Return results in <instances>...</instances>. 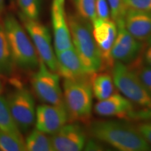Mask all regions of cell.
<instances>
[{
    "label": "cell",
    "mask_w": 151,
    "mask_h": 151,
    "mask_svg": "<svg viewBox=\"0 0 151 151\" xmlns=\"http://www.w3.org/2000/svg\"><path fill=\"white\" fill-rule=\"evenodd\" d=\"M51 21L55 52H58L72 48L73 43L65 9L53 2L51 6Z\"/></svg>",
    "instance_id": "15"
},
{
    "label": "cell",
    "mask_w": 151,
    "mask_h": 151,
    "mask_svg": "<svg viewBox=\"0 0 151 151\" xmlns=\"http://www.w3.org/2000/svg\"><path fill=\"white\" fill-rule=\"evenodd\" d=\"M15 66L3 22L0 21V74L10 76L14 72Z\"/></svg>",
    "instance_id": "18"
},
{
    "label": "cell",
    "mask_w": 151,
    "mask_h": 151,
    "mask_svg": "<svg viewBox=\"0 0 151 151\" xmlns=\"http://www.w3.org/2000/svg\"><path fill=\"white\" fill-rule=\"evenodd\" d=\"M4 10V0H0V21H1V15Z\"/></svg>",
    "instance_id": "31"
},
{
    "label": "cell",
    "mask_w": 151,
    "mask_h": 151,
    "mask_svg": "<svg viewBox=\"0 0 151 151\" xmlns=\"http://www.w3.org/2000/svg\"><path fill=\"white\" fill-rule=\"evenodd\" d=\"M111 72L115 86L124 97L143 111H151V97L132 68L114 62Z\"/></svg>",
    "instance_id": "5"
},
{
    "label": "cell",
    "mask_w": 151,
    "mask_h": 151,
    "mask_svg": "<svg viewBox=\"0 0 151 151\" xmlns=\"http://www.w3.org/2000/svg\"><path fill=\"white\" fill-rule=\"evenodd\" d=\"M117 37L111 50V58L114 62L132 64L141 55L143 47V41L136 39L125 29L124 20L118 21Z\"/></svg>",
    "instance_id": "10"
},
{
    "label": "cell",
    "mask_w": 151,
    "mask_h": 151,
    "mask_svg": "<svg viewBox=\"0 0 151 151\" xmlns=\"http://www.w3.org/2000/svg\"><path fill=\"white\" fill-rule=\"evenodd\" d=\"M94 139L120 151H148L151 145L137 128L118 120H96L90 126Z\"/></svg>",
    "instance_id": "1"
},
{
    "label": "cell",
    "mask_w": 151,
    "mask_h": 151,
    "mask_svg": "<svg viewBox=\"0 0 151 151\" xmlns=\"http://www.w3.org/2000/svg\"><path fill=\"white\" fill-rule=\"evenodd\" d=\"M52 2L56 4L59 6L64 7L65 0H52Z\"/></svg>",
    "instance_id": "30"
},
{
    "label": "cell",
    "mask_w": 151,
    "mask_h": 151,
    "mask_svg": "<svg viewBox=\"0 0 151 151\" xmlns=\"http://www.w3.org/2000/svg\"><path fill=\"white\" fill-rule=\"evenodd\" d=\"M21 14L26 18L38 20L41 11V0H17Z\"/></svg>",
    "instance_id": "23"
},
{
    "label": "cell",
    "mask_w": 151,
    "mask_h": 151,
    "mask_svg": "<svg viewBox=\"0 0 151 151\" xmlns=\"http://www.w3.org/2000/svg\"><path fill=\"white\" fill-rule=\"evenodd\" d=\"M127 8L151 11V0H122Z\"/></svg>",
    "instance_id": "27"
},
{
    "label": "cell",
    "mask_w": 151,
    "mask_h": 151,
    "mask_svg": "<svg viewBox=\"0 0 151 151\" xmlns=\"http://www.w3.org/2000/svg\"><path fill=\"white\" fill-rule=\"evenodd\" d=\"M92 35L102 62L101 71L111 69L114 61L111 53L118 33L116 23L113 20H103L97 17L92 22Z\"/></svg>",
    "instance_id": "9"
},
{
    "label": "cell",
    "mask_w": 151,
    "mask_h": 151,
    "mask_svg": "<svg viewBox=\"0 0 151 151\" xmlns=\"http://www.w3.org/2000/svg\"><path fill=\"white\" fill-rule=\"evenodd\" d=\"M0 150L24 151L26 150L24 140L0 130Z\"/></svg>",
    "instance_id": "21"
},
{
    "label": "cell",
    "mask_w": 151,
    "mask_h": 151,
    "mask_svg": "<svg viewBox=\"0 0 151 151\" xmlns=\"http://www.w3.org/2000/svg\"><path fill=\"white\" fill-rule=\"evenodd\" d=\"M2 22L15 65L26 71L37 69L39 58L25 29L11 14Z\"/></svg>",
    "instance_id": "3"
},
{
    "label": "cell",
    "mask_w": 151,
    "mask_h": 151,
    "mask_svg": "<svg viewBox=\"0 0 151 151\" xmlns=\"http://www.w3.org/2000/svg\"><path fill=\"white\" fill-rule=\"evenodd\" d=\"M77 14L92 22L97 18L95 0H72Z\"/></svg>",
    "instance_id": "22"
},
{
    "label": "cell",
    "mask_w": 151,
    "mask_h": 151,
    "mask_svg": "<svg viewBox=\"0 0 151 151\" xmlns=\"http://www.w3.org/2000/svg\"><path fill=\"white\" fill-rule=\"evenodd\" d=\"M4 87L2 81H1V79H0V94H2V92L4 91Z\"/></svg>",
    "instance_id": "32"
},
{
    "label": "cell",
    "mask_w": 151,
    "mask_h": 151,
    "mask_svg": "<svg viewBox=\"0 0 151 151\" xmlns=\"http://www.w3.org/2000/svg\"><path fill=\"white\" fill-rule=\"evenodd\" d=\"M11 1H14V0H11Z\"/></svg>",
    "instance_id": "33"
},
{
    "label": "cell",
    "mask_w": 151,
    "mask_h": 151,
    "mask_svg": "<svg viewBox=\"0 0 151 151\" xmlns=\"http://www.w3.org/2000/svg\"><path fill=\"white\" fill-rule=\"evenodd\" d=\"M122 94L113 93L110 97L101 100L94 105L96 114L101 117H115L121 119L141 118V112L134 110V106Z\"/></svg>",
    "instance_id": "12"
},
{
    "label": "cell",
    "mask_w": 151,
    "mask_h": 151,
    "mask_svg": "<svg viewBox=\"0 0 151 151\" xmlns=\"http://www.w3.org/2000/svg\"><path fill=\"white\" fill-rule=\"evenodd\" d=\"M151 97V66L134 65L132 68Z\"/></svg>",
    "instance_id": "24"
},
{
    "label": "cell",
    "mask_w": 151,
    "mask_h": 151,
    "mask_svg": "<svg viewBox=\"0 0 151 151\" xmlns=\"http://www.w3.org/2000/svg\"><path fill=\"white\" fill-rule=\"evenodd\" d=\"M0 130L22 139V132L15 122L9 107L7 99L0 94Z\"/></svg>",
    "instance_id": "19"
},
{
    "label": "cell",
    "mask_w": 151,
    "mask_h": 151,
    "mask_svg": "<svg viewBox=\"0 0 151 151\" xmlns=\"http://www.w3.org/2000/svg\"><path fill=\"white\" fill-rule=\"evenodd\" d=\"M6 99L19 129L21 132H27L35 122V101L32 94L20 86L9 94Z\"/></svg>",
    "instance_id": "8"
},
{
    "label": "cell",
    "mask_w": 151,
    "mask_h": 151,
    "mask_svg": "<svg viewBox=\"0 0 151 151\" xmlns=\"http://www.w3.org/2000/svg\"><path fill=\"white\" fill-rule=\"evenodd\" d=\"M26 150L29 151H53L51 139L47 134L33 129L24 141Z\"/></svg>",
    "instance_id": "20"
},
{
    "label": "cell",
    "mask_w": 151,
    "mask_h": 151,
    "mask_svg": "<svg viewBox=\"0 0 151 151\" xmlns=\"http://www.w3.org/2000/svg\"><path fill=\"white\" fill-rule=\"evenodd\" d=\"M141 55L143 65L151 66V37L145 41Z\"/></svg>",
    "instance_id": "28"
},
{
    "label": "cell",
    "mask_w": 151,
    "mask_h": 151,
    "mask_svg": "<svg viewBox=\"0 0 151 151\" xmlns=\"http://www.w3.org/2000/svg\"><path fill=\"white\" fill-rule=\"evenodd\" d=\"M91 75L81 78L64 79V104L71 121L86 122L91 118L93 95Z\"/></svg>",
    "instance_id": "4"
},
{
    "label": "cell",
    "mask_w": 151,
    "mask_h": 151,
    "mask_svg": "<svg viewBox=\"0 0 151 151\" xmlns=\"http://www.w3.org/2000/svg\"><path fill=\"white\" fill-rule=\"evenodd\" d=\"M137 128L143 138L151 145V122L139 124Z\"/></svg>",
    "instance_id": "29"
},
{
    "label": "cell",
    "mask_w": 151,
    "mask_h": 151,
    "mask_svg": "<svg viewBox=\"0 0 151 151\" xmlns=\"http://www.w3.org/2000/svg\"><path fill=\"white\" fill-rule=\"evenodd\" d=\"M95 10L97 17L103 20L111 18V11L107 0H95Z\"/></svg>",
    "instance_id": "26"
},
{
    "label": "cell",
    "mask_w": 151,
    "mask_h": 151,
    "mask_svg": "<svg viewBox=\"0 0 151 151\" xmlns=\"http://www.w3.org/2000/svg\"><path fill=\"white\" fill-rule=\"evenodd\" d=\"M111 11V16L115 22L124 20L127 7L122 0H107Z\"/></svg>",
    "instance_id": "25"
},
{
    "label": "cell",
    "mask_w": 151,
    "mask_h": 151,
    "mask_svg": "<svg viewBox=\"0 0 151 151\" xmlns=\"http://www.w3.org/2000/svg\"><path fill=\"white\" fill-rule=\"evenodd\" d=\"M92 93L98 101L110 97L114 93L113 77L107 73H94L90 77Z\"/></svg>",
    "instance_id": "17"
},
{
    "label": "cell",
    "mask_w": 151,
    "mask_h": 151,
    "mask_svg": "<svg viewBox=\"0 0 151 151\" xmlns=\"http://www.w3.org/2000/svg\"><path fill=\"white\" fill-rule=\"evenodd\" d=\"M68 120L65 105L45 104L36 109V129L47 134H53L67 124Z\"/></svg>",
    "instance_id": "11"
},
{
    "label": "cell",
    "mask_w": 151,
    "mask_h": 151,
    "mask_svg": "<svg viewBox=\"0 0 151 151\" xmlns=\"http://www.w3.org/2000/svg\"><path fill=\"white\" fill-rule=\"evenodd\" d=\"M57 71L64 79H76L91 75L87 72L73 46L55 52Z\"/></svg>",
    "instance_id": "14"
},
{
    "label": "cell",
    "mask_w": 151,
    "mask_h": 151,
    "mask_svg": "<svg viewBox=\"0 0 151 151\" xmlns=\"http://www.w3.org/2000/svg\"><path fill=\"white\" fill-rule=\"evenodd\" d=\"M24 27L37 50L39 59L50 70L57 71L55 52L52 45V39L48 28L38 20L26 18L20 14Z\"/></svg>",
    "instance_id": "7"
},
{
    "label": "cell",
    "mask_w": 151,
    "mask_h": 151,
    "mask_svg": "<svg viewBox=\"0 0 151 151\" xmlns=\"http://www.w3.org/2000/svg\"><path fill=\"white\" fill-rule=\"evenodd\" d=\"M31 84L37 97L44 104L65 105L60 76L39 59L37 71L32 75Z\"/></svg>",
    "instance_id": "6"
},
{
    "label": "cell",
    "mask_w": 151,
    "mask_h": 151,
    "mask_svg": "<svg viewBox=\"0 0 151 151\" xmlns=\"http://www.w3.org/2000/svg\"><path fill=\"white\" fill-rule=\"evenodd\" d=\"M53 151H80L86 143V135L78 124H65L50 137Z\"/></svg>",
    "instance_id": "13"
},
{
    "label": "cell",
    "mask_w": 151,
    "mask_h": 151,
    "mask_svg": "<svg viewBox=\"0 0 151 151\" xmlns=\"http://www.w3.org/2000/svg\"><path fill=\"white\" fill-rule=\"evenodd\" d=\"M124 25L134 37L145 41L151 37V11L127 8Z\"/></svg>",
    "instance_id": "16"
},
{
    "label": "cell",
    "mask_w": 151,
    "mask_h": 151,
    "mask_svg": "<svg viewBox=\"0 0 151 151\" xmlns=\"http://www.w3.org/2000/svg\"><path fill=\"white\" fill-rule=\"evenodd\" d=\"M67 19L73 46L87 72L92 74L102 70V62L92 35L91 22L78 14H70Z\"/></svg>",
    "instance_id": "2"
}]
</instances>
